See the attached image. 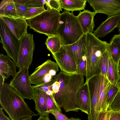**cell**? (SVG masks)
<instances>
[{
    "label": "cell",
    "mask_w": 120,
    "mask_h": 120,
    "mask_svg": "<svg viewBox=\"0 0 120 120\" xmlns=\"http://www.w3.org/2000/svg\"><path fill=\"white\" fill-rule=\"evenodd\" d=\"M83 76L69 74L61 71L54 78L52 89L56 102L65 112H78L79 110L76 102L77 92L84 83Z\"/></svg>",
    "instance_id": "6da1fadb"
},
{
    "label": "cell",
    "mask_w": 120,
    "mask_h": 120,
    "mask_svg": "<svg viewBox=\"0 0 120 120\" xmlns=\"http://www.w3.org/2000/svg\"><path fill=\"white\" fill-rule=\"evenodd\" d=\"M0 104L11 120L32 117L38 114L32 111L18 93L7 83L0 89Z\"/></svg>",
    "instance_id": "7a4b0ae2"
},
{
    "label": "cell",
    "mask_w": 120,
    "mask_h": 120,
    "mask_svg": "<svg viewBox=\"0 0 120 120\" xmlns=\"http://www.w3.org/2000/svg\"><path fill=\"white\" fill-rule=\"evenodd\" d=\"M86 44L87 80L93 76L101 73V62L103 55L109 43L100 40L93 33L86 34Z\"/></svg>",
    "instance_id": "3957f363"
},
{
    "label": "cell",
    "mask_w": 120,
    "mask_h": 120,
    "mask_svg": "<svg viewBox=\"0 0 120 120\" xmlns=\"http://www.w3.org/2000/svg\"><path fill=\"white\" fill-rule=\"evenodd\" d=\"M83 34L79 20L73 12L65 11L60 13L57 35L62 45L74 43Z\"/></svg>",
    "instance_id": "277c9868"
},
{
    "label": "cell",
    "mask_w": 120,
    "mask_h": 120,
    "mask_svg": "<svg viewBox=\"0 0 120 120\" xmlns=\"http://www.w3.org/2000/svg\"><path fill=\"white\" fill-rule=\"evenodd\" d=\"M60 13L53 9H46L38 15L26 20L30 29L48 37L57 35Z\"/></svg>",
    "instance_id": "5b68a950"
},
{
    "label": "cell",
    "mask_w": 120,
    "mask_h": 120,
    "mask_svg": "<svg viewBox=\"0 0 120 120\" xmlns=\"http://www.w3.org/2000/svg\"><path fill=\"white\" fill-rule=\"evenodd\" d=\"M0 42L3 49L18 66L19 41L12 33L4 22L0 18Z\"/></svg>",
    "instance_id": "8992f818"
},
{
    "label": "cell",
    "mask_w": 120,
    "mask_h": 120,
    "mask_svg": "<svg viewBox=\"0 0 120 120\" xmlns=\"http://www.w3.org/2000/svg\"><path fill=\"white\" fill-rule=\"evenodd\" d=\"M57 63L48 60L36 68L30 75L31 83L35 85H42L52 80L59 71Z\"/></svg>",
    "instance_id": "52a82bcc"
},
{
    "label": "cell",
    "mask_w": 120,
    "mask_h": 120,
    "mask_svg": "<svg viewBox=\"0 0 120 120\" xmlns=\"http://www.w3.org/2000/svg\"><path fill=\"white\" fill-rule=\"evenodd\" d=\"M29 69L19 70L9 84L24 99H33L34 89L30 80Z\"/></svg>",
    "instance_id": "ba28073f"
},
{
    "label": "cell",
    "mask_w": 120,
    "mask_h": 120,
    "mask_svg": "<svg viewBox=\"0 0 120 120\" xmlns=\"http://www.w3.org/2000/svg\"><path fill=\"white\" fill-rule=\"evenodd\" d=\"M35 46L33 34L30 33L19 41L17 67L19 70L29 69L32 62Z\"/></svg>",
    "instance_id": "9c48e42d"
},
{
    "label": "cell",
    "mask_w": 120,
    "mask_h": 120,
    "mask_svg": "<svg viewBox=\"0 0 120 120\" xmlns=\"http://www.w3.org/2000/svg\"><path fill=\"white\" fill-rule=\"evenodd\" d=\"M96 14L107 15L108 17L120 14V0H86Z\"/></svg>",
    "instance_id": "30bf717a"
},
{
    "label": "cell",
    "mask_w": 120,
    "mask_h": 120,
    "mask_svg": "<svg viewBox=\"0 0 120 120\" xmlns=\"http://www.w3.org/2000/svg\"><path fill=\"white\" fill-rule=\"evenodd\" d=\"M52 55L61 71L69 74H77L76 62L63 45Z\"/></svg>",
    "instance_id": "8fae6325"
},
{
    "label": "cell",
    "mask_w": 120,
    "mask_h": 120,
    "mask_svg": "<svg viewBox=\"0 0 120 120\" xmlns=\"http://www.w3.org/2000/svg\"><path fill=\"white\" fill-rule=\"evenodd\" d=\"M1 19L4 22L10 30L19 41L27 34V29L28 26L25 19L1 16Z\"/></svg>",
    "instance_id": "7c38bea8"
},
{
    "label": "cell",
    "mask_w": 120,
    "mask_h": 120,
    "mask_svg": "<svg viewBox=\"0 0 120 120\" xmlns=\"http://www.w3.org/2000/svg\"><path fill=\"white\" fill-rule=\"evenodd\" d=\"M86 34H84L77 41L71 45H63L70 55L75 60L77 65L82 57L86 55Z\"/></svg>",
    "instance_id": "4fadbf2b"
},
{
    "label": "cell",
    "mask_w": 120,
    "mask_h": 120,
    "mask_svg": "<svg viewBox=\"0 0 120 120\" xmlns=\"http://www.w3.org/2000/svg\"><path fill=\"white\" fill-rule=\"evenodd\" d=\"M120 20V14L109 17L100 24L93 34L97 38H104L118 27Z\"/></svg>",
    "instance_id": "5bb4252c"
},
{
    "label": "cell",
    "mask_w": 120,
    "mask_h": 120,
    "mask_svg": "<svg viewBox=\"0 0 120 120\" xmlns=\"http://www.w3.org/2000/svg\"><path fill=\"white\" fill-rule=\"evenodd\" d=\"M76 102L79 110L88 116L90 112V98L87 81L81 87L76 96Z\"/></svg>",
    "instance_id": "9a60e30c"
},
{
    "label": "cell",
    "mask_w": 120,
    "mask_h": 120,
    "mask_svg": "<svg viewBox=\"0 0 120 120\" xmlns=\"http://www.w3.org/2000/svg\"><path fill=\"white\" fill-rule=\"evenodd\" d=\"M96 13L87 10L80 12L76 17L84 34L92 33L94 27V18Z\"/></svg>",
    "instance_id": "2e32d148"
},
{
    "label": "cell",
    "mask_w": 120,
    "mask_h": 120,
    "mask_svg": "<svg viewBox=\"0 0 120 120\" xmlns=\"http://www.w3.org/2000/svg\"><path fill=\"white\" fill-rule=\"evenodd\" d=\"M16 65L10 57L2 54H0V74L8 79L11 76L13 77L16 74Z\"/></svg>",
    "instance_id": "e0dca14e"
},
{
    "label": "cell",
    "mask_w": 120,
    "mask_h": 120,
    "mask_svg": "<svg viewBox=\"0 0 120 120\" xmlns=\"http://www.w3.org/2000/svg\"><path fill=\"white\" fill-rule=\"evenodd\" d=\"M111 83L108 78L102 74L97 105V111L98 114L101 111L106 109L107 94Z\"/></svg>",
    "instance_id": "ac0fdd59"
},
{
    "label": "cell",
    "mask_w": 120,
    "mask_h": 120,
    "mask_svg": "<svg viewBox=\"0 0 120 120\" xmlns=\"http://www.w3.org/2000/svg\"><path fill=\"white\" fill-rule=\"evenodd\" d=\"M33 99L35 103V108L40 115L49 116L47 113L46 93L36 88H33Z\"/></svg>",
    "instance_id": "d6986e66"
},
{
    "label": "cell",
    "mask_w": 120,
    "mask_h": 120,
    "mask_svg": "<svg viewBox=\"0 0 120 120\" xmlns=\"http://www.w3.org/2000/svg\"><path fill=\"white\" fill-rule=\"evenodd\" d=\"M19 18L16 11L13 0H3L0 3V16Z\"/></svg>",
    "instance_id": "ffe728a7"
},
{
    "label": "cell",
    "mask_w": 120,
    "mask_h": 120,
    "mask_svg": "<svg viewBox=\"0 0 120 120\" xmlns=\"http://www.w3.org/2000/svg\"><path fill=\"white\" fill-rule=\"evenodd\" d=\"M62 8L67 11H80L84 10L86 0H60Z\"/></svg>",
    "instance_id": "44dd1931"
},
{
    "label": "cell",
    "mask_w": 120,
    "mask_h": 120,
    "mask_svg": "<svg viewBox=\"0 0 120 120\" xmlns=\"http://www.w3.org/2000/svg\"><path fill=\"white\" fill-rule=\"evenodd\" d=\"M108 62L107 78L111 83L117 84L119 79L118 64L114 61L110 54Z\"/></svg>",
    "instance_id": "7402d4cb"
},
{
    "label": "cell",
    "mask_w": 120,
    "mask_h": 120,
    "mask_svg": "<svg viewBox=\"0 0 120 120\" xmlns=\"http://www.w3.org/2000/svg\"><path fill=\"white\" fill-rule=\"evenodd\" d=\"M45 44L52 54L57 52L62 45L60 38L56 35L48 37Z\"/></svg>",
    "instance_id": "603a6c76"
},
{
    "label": "cell",
    "mask_w": 120,
    "mask_h": 120,
    "mask_svg": "<svg viewBox=\"0 0 120 120\" xmlns=\"http://www.w3.org/2000/svg\"><path fill=\"white\" fill-rule=\"evenodd\" d=\"M120 89L117 84L111 83L107 94L106 109L107 110Z\"/></svg>",
    "instance_id": "cb8c5ba5"
},
{
    "label": "cell",
    "mask_w": 120,
    "mask_h": 120,
    "mask_svg": "<svg viewBox=\"0 0 120 120\" xmlns=\"http://www.w3.org/2000/svg\"><path fill=\"white\" fill-rule=\"evenodd\" d=\"M109 56V53L108 48L107 49L103 55L100 64L101 73L107 78L108 64V59Z\"/></svg>",
    "instance_id": "d4e9b609"
},
{
    "label": "cell",
    "mask_w": 120,
    "mask_h": 120,
    "mask_svg": "<svg viewBox=\"0 0 120 120\" xmlns=\"http://www.w3.org/2000/svg\"><path fill=\"white\" fill-rule=\"evenodd\" d=\"M108 49L110 56L118 64L120 57V48L119 46L114 43H109Z\"/></svg>",
    "instance_id": "484cf974"
},
{
    "label": "cell",
    "mask_w": 120,
    "mask_h": 120,
    "mask_svg": "<svg viewBox=\"0 0 120 120\" xmlns=\"http://www.w3.org/2000/svg\"><path fill=\"white\" fill-rule=\"evenodd\" d=\"M17 2L19 3L24 4L28 8L44 7L46 4L45 0H18Z\"/></svg>",
    "instance_id": "4316f807"
},
{
    "label": "cell",
    "mask_w": 120,
    "mask_h": 120,
    "mask_svg": "<svg viewBox=\"0 0 120 120\" xmlns=\"http://www.w3.org/2000/svg\"><path fill=\"white\" fill-rule=\"evenodd\" d=\"M46 99L47 114H49L50 112L55 110L59 111L61 112V108L57 104L53 98L46 94Z\"/></svg>",
    "instance_id": "83f0119b"
},
{
    "label": "cell",
    "mask_w": 120,
    "mask_h": 120,
    "mask_svg": "<svg viewBox=\"0 0 120 120\" xmlns=\"http://www.w3.org/2000/svg\"><path fill=\"white\" fill-rule=\"evenodd\" d=\"M46 10L44 7L28 8L24 18L27 20L33 18Z\"/></svg>",
    "instance_id": "f1b7e54d"
},
{
    "label": "cell",
    "mask_w": 120,
    "mask_h": 120,
    "mask_svg": "<svg viewBox=\"0 0 120 120\" xmlns=\"http://www.w3.org/2000/svg\"><path fill=\"white\" fill-rule=\"evenodd\" d=\"M87 63L86 55L83 56L77 65V73L86 77L87 75Z\"/></svg>",
    "instance_id": "f546056e"
},
{
    "label": "cell",
    "mask_w": 120,
    "mask_h": 120,
    "mask_svg": "<svg viewBox=\"0 0 120 120\" xmlns=\"http://www.w3.org/2000/svg\"><path fill=\"white\" fill-rule=\"evenodd\" d=\"M108 110L120 112V89L109 105Z\"/></svg>",
    "instance_id": "4dcf8cb0"
},
{
    "label": "cell",
    "mask_w": 120,
    "mask_h": 120,
    "mask_svg": "<svg viewBox=\"0 0 120 120\" xmlns=\"http://www.w3.org/2000/svg\"><path fill=\"white\" fill-rule=\"evenodd\" d=\"M47 9H54L59 12L62 11L61 4L59 0H45Z\"/></svg>",
    "instance_id": "1f68e13d"
},
{
    "label": "cell",
    "mask_w": 120,
    "mask_h": 120,
    "mask_svg": "<svg viewBox=\"0 0 120 120\" xmlns=\"http://www.w3.org/2000/svg\"><path fill=\"white\" fill-rule=\"evenodd\" d=\"M14 2L16 12L19 18H24L25 15L28 8L24 4L15 2Z\"/></svg>",
    "instance_id": "d6a6232c"
},
{
    "label": "cell",
    "mask_w": 120,
    "mask_h": 120,
    "mask_svg": "<svg viewBox=\"0 0 120 120\" xmlns=\"http://www.w3.org/2000/svg\"><path fill=\"white\" fill-rule=\"evenodd\" d=\"M54 79L50 82L42 85L32 86L33 88H36L45 93L49 90H51L52 86L54 82Z\"/></svg>",
    "instance_id": "836d02e7"
},
{
    "label": "cell",
    "mask_w": 120,
    "mask_h": 120,
    "mask_svg": "<svg viewBox=\"0 0 120 120\" xmlns=\"http://www.w3.org/2000/svg\"><path fill=\"white\" fill-rule=\"evenodd\" d=\"M111 111L105 109L99 113L96 120H109Z\"/></svg>",
    "instance_id": "e575fe53"
},
{
    "label": "cell",
    "mask_w": 120,
    "mask_h": 120,
    "mask_svg": "<svg viewBox=\"0 0 120 120\" xmlns=\"http://www.w3.org/2000/svg\"><path fill=\"white\" fill-rule=\"evenodd\" d=\"M52 114L56 120H68L69 119L59 111L55 110L50 112L49 113Z\"/></svg>",
    "instance_id": "d590c367"
},
{
    "label": "cell",
    "mask_w": 120,
    "mask_h": 120,
    "mask_svg": "<svg viewBox=\"0 0 120 120\" xmlns=\"http://www.w3.org/2000/svg\"><path fill=\"white\" fill-rule=\"evenodd\" d=\"M109 43H113L116 44L120 48V34L114 35Z\"/></svg>",
    "instance_id": "8d00e7d4"
},
{
    "label": "cell",
    "mask_w": 120,
    "mask_h": 120,
    "mask_svg": "<svg viewBox=\"0 0 120 120\" xmlns=\"http://www.w3.org/2000/svg\"><path fill=\"white\" fill-rule=\"evenodd\" d=\"M109 120H120V112L111 111Z\"/></svg>",
    "instance_id": "74e56055"
},
{
    "label": "cell",
    "mask_w": 120,
    "mask_h": 120,
    "mask_svg": "<svg viewBox=\"0 0 120 120\" xmlns=\"http://www.w3.org/2000/svg\"><path fill=\"white\" fill-rule=\"evenodd\" d=\"M3 109L0 108V120H11L4 114Z\"/></svg>",
    "instance_id": "f35d334b"
},
{
    "label": "cell",
    "mask_w": 120,
    "mask_h": 120,
    "mask_svg": "<svg viewBox=\"0 0 120 120\" xmlns=\"http://www.w3.org/2000/svg\"><path fill=\"white\" fill-rule=\"evenodd\" d=\"M37 120H50L49 116L40 115L39 118Z\"/></svg>",
    "instance_id": "ab89813d"
},
{
    "label": "cell",
    "mask_w": 120,
    "mask_h": 120,
    "mask_svg": "<svg viewBox=\"0 0 120 120\" xmlns=\"http://www.w3.org/2000/svg\"><path fill=\"white\" fill-rule=\"evenodd\" d=\"M5 79L1 75H0V88L2 87L4 82Z\"/></svg>",
    "instance_id": "60d3db41"
},
{
    "label": "cell",
    "mask_w": 120,
    "mask_h": 120,
    "mask_svg": "<svg viewBox=\"0 0 120 120\" xmlns=\"http://www.w3.org/2000/svg\"><path fill=\"white\" fill-rule=\"evenodd\" d=\"M45 93L47 95L50 96H53V92L52 90H49L47 91Z\"/></svg>",
    "instance_id": "b9f144b4"
},
{
    "label": "cell",
    "mask_w": 120,
    "mask_h": 120,
    "mask_svg": "<svg viewBox=\"0 0 120 120\" xmlns=\"http://www.w3.org/2000/svg\"><path fill=\"white\" fill-rule=\"evenodd\" d=\"M19 120H32V117H24L21 118Z\"/></svg>",
    "instance_id": "7bdbcfd3"
},
{
    "label": "cell",
    "mask_w": 120,
    "mask_h": 120,
    "mask_svg": "<svg viewBox=\"0 0 120 120\" xmlns=\"http://www.w3.org/2000/svg\"><path fill=\"white\" fill-rule=\"evenodd\" d=\"M68 120H82L79 118H75L73 117H71Z\"/></svg>",
    "instance_id": "ee69618b"
},
{
    "label": "cell",
    "mask_w": 120,
    "mask_h": 120,
    "mask_svg": "<svg viewBox=\"0 0 120 120\" xmlns=\"http://www.w3.org/2000/svg\"><path fill=\"white\" fill-rule=\"evenodd\" d=\"M120 68V57L118 62V70H119V69Z\"/></svg>",
    "instance_id": "f6af8a7d"
},
{
    "label": "cell",
    "mask_w": 120,
    "mask_h": 120,
    "mask_svg": "<svg viewBox=\"0 0 120 120\" xmlns=\"http://www.w3.org/2000/svg\"><path fill=\"white\" fill-rule=\"evenodd\" d=\"M117 84L118 85L120 89V78L119 79L117 83Z\"/></svg>",
    "instance_id": "bcb514c9"
},
{
    "label": "cell",
    "mask_w": 120,
    "mask_h": 120,
    "mask_svg": "<svg viewBox=\"0 0 120 120\" xmlns=\"http://www.w3.org/2000/svg\"><path fill=\"white\" fill-rule=\"evenodd\" d=\"M118 28V32L119 34H120V20Z\"/></svg>",
    "instance_id": "7dc6e473"
},
{
    "label": "cell",
    "mask_w": 120,
    "mask_h": 120,
    "mask_svg": "<svg viewBox=\"0 0 120 120\" xmlns=\"http://www.w3.org/2000/svg\"><path fill=\"white\" fill-rule=\"evenodd\" d=\"M118 72H119V79L120 78V68L119 69Z\"/></svg>",
    "instance_id": "c3c4849f"
}]
</instances>
